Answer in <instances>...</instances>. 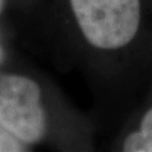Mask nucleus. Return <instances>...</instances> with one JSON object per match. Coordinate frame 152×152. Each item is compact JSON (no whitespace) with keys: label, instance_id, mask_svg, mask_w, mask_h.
Returning a JSON list of instances; mask_svg holds the SVG:
<instances>
[{"label":"nucleus","instance_id":"obj_1","mask_svg":"<svg viewBox=\"0 0 152 152\" xmlns=\"http://www.w3.org/2000/svg\"><path fill=\"white\" fill-rule=\"evenodd\" d=\"M70 5L83 36L98 49L123 48L140 27V0H70Z\"/></svg>","mask_w":152,"mask_h":152},{"label":"nucleus","instance_id":"obj_2","mask_svg":"<svg viewBox=\"0 0 152 152\" xmlns=\"http://www.w3.org/2000/svg\"><path fill=\"white\" fill-rule=\"evenodd\" d=\"M0 123L26 144L41 141L48 120L41 89L27 77L0 73Z\"/></svg>","mask_w":152,"mask_h":152},{"label":"nucleus","instance_id":"obj_3","mask_svg":"<svg viewBox=\"0 0 152 152\" xmlns=\"http://www.w3.org/2000/svg\"><path fill=\"white\" fill-rule=\"evenodd\" d=\"M123 150L126 152H152V107L144 114L140 130L125 139Z\"/></svg>","mask_w":152,"mask_h":152},{"label":"nucleus","instance_id":"obj_4","mask_svg":"<svg viewBox=\"0 0 152 152\" xmlns=\"http://www.w3.org/2000/svg\"><path fill=\"white\" fill-rule=\"evenodd\" d=\"M24 143L0 123V152H23Z\"/></svg>","mask_w":152,"mask_h":152},{"label":"nucleus","instance_id":"obj_5","mask_svg":"<svg viewBox=\"0 0 152 152\" xmlns=\"http://www.w3.org/2000/svg\"><path fill=\"white\" fill-rule=\"evenodd\" d=\"M2 7H4V0H0V11L2 10Z\"/></svg>","mask_w":152,"mask_h":152},{"label":"nucleus","instance_id":"obj_6","mask_svg":"<svg viewBox=\"0 0 152 152\" xmlns=\"http://www.w3.org/2000/svg\"><path fill=\"white\" fill-rule=\"evenodd\" d=\"M0 60H1V50H0Z\"/></svg>","mask_w":152,"mask_h":152}]
</instances>
